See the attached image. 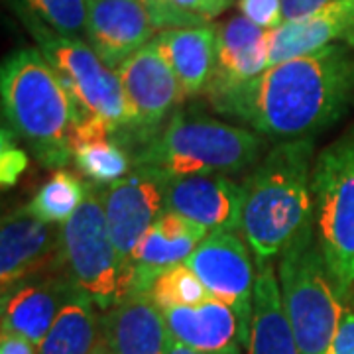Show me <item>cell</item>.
<instances>
[{
    "label": "cell",
    "instance_id": "6da1fadb",
    "mask_svg": "<svg viewBox=\"0 0 354 354\" xmlns=\"http://www.w3.org/2000/svg\"><path fill=\"white\" fill-rule=\"evenodd\" d=\"M329 46L268 67L234 87H209L216 111L268 138H309L339 120L354 99V53Z\"/></svg>",
    "mask_w": 354,
    "mask_h": 354
},
{
    "label": "cell",
    "instance_id": "7a4b0ae2",
    "mask_svg": "<svg viewBox=\"0 0 354 354\" xmlns=\"http://www.w3.org/2000/svg\"><path fill=\"white\" fill-rule=\"evenodd\" d=\"M2 114L39 164L62 169L73 160L79 111L71 93L38 48L12 51L0 69Z\"/></svg>",
    "mask_w": 354,
    "mask_h": 354
},
{
    "label": "cell",
    "instance_id": "3957f363",
    "mask_svg": "<svg viewBox=\"0 0 354 354\" xmlns=\"http://www.w3.org/2000/svg\"><path fill=\"white\" fill-rule=\"evenodd\" d=\"M313 138L279 142L244 179L241 232L256 258L272 260L313 225Z\"/></svg>",
    "mask_w": 354,
    "mask_h": 354
},
{
    "label": "cell",
    "instance_id": "277c9868",
    "mask_svg": "<svg viewBox=\"0 0 354 354\" xmlns=\"http://www.w3.org/2000/svg\"><path fill=\"white\" fill-rule=\"evenodd\" d=\"M264 142L248 128L234 127L197 111H177L130 156L136 169L164 181L187 176H227L252 167Z\"/></svg>",
    "mask_w": 354,
    "mask_h": 354
},
{
    "label": "cell",
    "instance_id": "5b68a950",
    "mask_svg": "<svg viewBox=\"0 0 354 354\" xmlns=\"http://www.w3.org/2000/svg\"><path fill=\"white\" fill-rule=\"evenodd\" d=\"M278 279L299 354H325L346 309L321 252L315 223L278 256Z\"/></svg>",
    "mask_w": 354,
    "mask_h": 354
},
{
    "label": "cell",
    "instance_id": "8992f818",
    "mask_svg": "<svg viewBox=\"0 0 354 354\" xmlns=\"http://www.w3.org/2000/svg\"><path fill=\"white\" fill-rule=\"evenodd\" d=\"M14 10L38 50L64 81L79 111L101 118L116 136L124 134L132 124V116L116 71L102 64L101 57L83 39L55 32L22 2H14Z\"/></svg>",
    "mask_w": 354,
    "mask_h": 354
},
{
    "label": "cell",
    "instance_id": "52a82bcc",
    "mask_svg": "<svg viewBox=\"0 0 354 354\" xmlns=\"http://www.w3.org/2000/svg\"><path fill=\"white\" fill-rule=\"evenodd\" d=\"M311 193L317 241L346 301L354 290V130L317 156Z\"/></svg>",
    "mask_w": 354,
    "mask_h": 354
},
{
    "label": "cell",
    "instance_id": "ba28073f",
    "mask_svg": "<svg viewBox=\"0 0 354 354\" xmlns=\"http://www.w3.org/2000/svg\"><path fill=\"white\" fill-rule=\"evenodd\" d=\"M62 252L65 272L101 313L132 295L130 274L109 232L101 191L93 185L79 211L62 227Z\"/></svg>",
    "mask_w": 354,
    "mask_h": 354
},
{
    "label": "cell",
    "instance_id": "9c48e42d",
    "mask_svg": "<svg viewBox=\"0 0 354 354\" xmlns=\"http://www.w3.org/2000/svg\"><path fill=\"white\" fill-rule=\"evenodd\" d=\"M122 83L132 124L118 140L128 150V144H140L164 128V122L185 99L169 62L152 39L116 69Z\"/></svg>",
    "mask_w": 354,
    "mask_h": 354
},
{
    "label": "cell",
    "instance_id": "30bf717a",
    "mask_svg": "<svg viewBox=\"0 0 354 354\" xmlns=\"http://www.w3.org/2000/svg\"><path fill=\"white\" fill-rule=\"evenodd\" d=\"M185 264L215 299L232 307L248 339L256 286V264L248 242L236 232H209Z\"/></svg>",
    "mask_w": 354,
    "mask_h": 354
},
{
    "label": "cell",
    "instance_id": "8fae6325",
    "mask_svg": "<svg viewBox=\"0 0 354 354\" xmlns=\"http://www.w3.org/2000/svg\"><path fill=\"white\" fill-rule=\"evenodd\" d=\"M99 191L111 239L128 270L140 241L165 211V181L150 171L134 167L127 177Z\"/></svg>",
    "mask_w": 354,
    "mask_h": 354
},
{
    "label": "cell",
    "instance_id": "7c38bea8",
    "mask_svg": "<svg viewBox=\"0 0 354 354\" xmlns=\"http://www.w3.org/2000/svg\"><path fill=\"white\" fill-rule=\"evenodd\" d=\"M65 270L62 227L44 223L16 209L0 228V286L2 291L38 274Z\"/></svg>",
    "mask_w": 354,
    "mask_h": 354
},
{
    "label": "cell",
    "instance_id": "4fadbf2b",
    "mask_svg": "<svg viewBox=\"0 0 354 354\" xmlns=\"http://www.w3.org/2000/svg\"><path fill=\"white\" fill-rule=\"evenodd\" d=\"M244 187L228 176H187L165 181V209L207 232H239Z\"/></svg>",
    "mask_w": 354,
    "mask_h": 354
},
{
    "label": "cell",
    "instance_id": "5bb4252c",
    "mask_svg": "<svg viewBox=\"0 0 354 354\" xmlns=\"http://www.w3.org/2000/svg\"><path fill=\"white\" fill-rule=\"evenodd\" d=\"M77 290L65 270L38 274L4 290L0 301L2 330H12L39 346Z\"/></svg>",
    "mask_w": 354,
    "mask_h": 354
},
{
    "label": "cell",
    "instance_id": "9a60e30c",
    "mask_svg": "<svg viewBox=\"0 0 354 354\" xmlns=\"http://www.w3.org/2000/svg\"><path fill=\"white\" fill-rule=\"evenodd\" d=\"M158 26L140 0H87V44L116 71L156 38Z\"/></svg>",
    "mask_w": 354,
    "mask_h": 354
},
{
    "label": "cell",
    "instance_id": "2e32d148",
    "mask_svg": "<svg viewBox=\"0 0 354 354\" xmlns=\"http://www.w3.org/2000/svg\"><path fill=\"white\" fill-rule=\"evenodd\" d=\"M209 232L165 209L130 258L132 293H148L153 279L167 268L183 264Z\"/></svg>",
    "mask_w": 354,
    "mask_h": 354
},
{
    "label": "cell",
    "instance_id": "e0dca14e",
    "mask_svg": "<svg viewBox=\"0 0 354 354\" xmlns=\"http://www.w3.org/2000/svg\"><path fill=\"white\" fill-rule=\"evenodd\" d=\"M341 41L354 50V0H335L305 20L283 22L268 32L270 67Z\"/></svg>",
    "mask_w": 354,
    "mask_h": 354
},
{
    "label": "cell",
    "instance_id": "ac0fdd59",
    "mask_svg": "<svg viewBox=\"0 0 354 354\" xmlns=\"http://www.w3.org/2000/svg\"><path fill=\"white\" fill-rule=\"evenodd\" d=\"M171 339L203 354H244L248 339L232 307L218 299L164 309Z\"/></svg>",
    "mask_w": 354,
    "mask_h": 354
},
{
    "label": "cell",
    "instance_id": "d6986e66",
    "mask_svg": "<svg viewBox=\"0 0 354 354\" xmlns=\"http://www.w3.org/2000/svg\"><path fill=\"white\" fill-rule=\"evenodd\" d=\"M101 329L114 354H167L171 344L164 311L146 293H132L102 311Z\"/></svg>",
    "mask_w": 354,
    "mask_h": 354
},
{
    "label": "cell",
    "instance_id": "ffe728a7",
    "mask_svg": "<svg viewBox=\"0 0 354 354\" xmlns=\"http://www.w3.org/2000/svg\"><path fill=\"white\" fill-rule=\"evenodd\" d=\"M244 354H299L281 301L278 270L264 258H256L252 321Z\"/></svg>",
    "mask_w": 354,
    "mask_h": 354
},
{
    "label": "cell",
    "instance_id": "44dd1931",
    "mask_svg": "<svg viewBox=\"0 0 354 354\" xmlns=\"http://www.w3.org/2000/svg\"><path fill=\"white\" fill-rule=\"evenodd\" d=\"M268 67V30L258 28L242 14L216 28V69L209 87L248 83Z\"/></svg>",
    "mask_w": 354,
    "mask_h": 354
},
{
    "label": "cell",
    "instance_id": "7402d4cb",
    "mask_svg": "<svg viewBox=\"0 0 354 354\" xmlns=\"http://www.w3.org/2000/svg\"><path fill=\"white\" fill-rule=\"evenodd\" d=\"M153 39L171 65L185 97H197L209 88L216 69V28L209 24L167 28Z\"/></svg>",
    "mask_w": 354,
    "mask_h": 354
},
{
    "label": "cell",
    "instance_id": "603a6c76",
    "mask_svg": "<svg viewBox=\"0 0 354 354\" xmlns=\"http://www.w3.org/2000/svg\"><path fill=\"white\" fill-rule=\"evenodd\" d=\"M73 162L79 171L99 185H111L132 169V156L101 118L83 114L73 136Z\"/></svg>",
    "mask_w": 354,
    "mask_h": 354
},
{
    "label": "cell",
    "instance_id": "cb8c5ba5",
    "mask_svg": "<svg viewBox=\"0 0 354 354\" xmlns=\"http://www.w3.org/2000/svg\"><path fill=\"white\" fill-rule=\"evenodd\" d=\"M101 335V313L87 293L77 290L39 342V354H91Z\"/></svg>",
    "mask_w": 354,
    "mask_h": 354
},
{
    "label": "cell",
    "instance_id": "d4e9b609",
    "mask_svg": "<svg viewBox=\"0 0 354 354\" xmlns=\"http://www.w3.org/2000/svg\"><path fill=\"white\" fill-rule=\"evenodd\" d=\"M87 193L88 185H85L81 179H77L69 171L57 169L39 187L26 211L44 223L64 227L87 199Z\"/></svg>",
    "mask_w": 354,
    "mask_h": 354
},
{
    "label": "cell",
    "instance_id": "484cf974",
    "mask_svg": "<svg viewBox=\"0 0 354 354\" xmlns=\"http://www.w3.org/2000/svg\"><path fill=\"white\" fill-rule=\"evenodd\" d=\"M146 295L162 311L169 309V307L199 305L209 301V299H215L203 286L201 279L197 278V274L185 262L171 266L165 272H162L158 278L153 279V283L150 286Z\"/></svg>",
    "mask_w": 354,
    "mask_h": 354
},
{
    "label": "cell",
    "instance_id": "4316f807",
    "mask_svg": "<svg viewBox=\"0 0 354 354\" xmlns=\"http://www.w3.org/2000/svg\"><path fill=\"white\" fill-rule=\"evenodd\" d=\"M41 22L65 36H77L87 26V0H20Z\"/></svg>",
    "mask_w": 354,
    "mask_h": 354
},
{
    "label": "cell",
    "instance_id": "83f0119b",
    "mask_svg": "<svg viewBox=\"0 0 354 354\" xmlns=\"http://www.w3.org/2000/svg\"><path fill=\"white\" fill-rule=\"evenodd\" d=\"M16 136L8 128H2L0 140V183L2 187H12L28 167V156L16 144Z\"/></svg>",
    "mask_w": 354,
    "mask_h": 354
},
{
    "label": "cell",
    "instance_id": "f1b7e54d",
    "mask_svg": "<svg viewBox=\"0 0 354 354\" xmlns=\"http://www.w3.org/2000/svg\"><path fill=\"white\" fill-rule=\"evenodd\" d=\"M239 10L252 24L268 32L283 24L281 0H239Z\"/></svg>",
    "mask_w": 354,
    "mask_h": 354
},
{
    "label": "cell",
    "instance_id": "f546056e",
    "mask_svg": "<svg viewBox=\"0 0 354 354\" xmlns=\"http://www.w3.org/2000/svg\"><path fill=\"white\" fill-rule=\"evenodd\" d=\"M150 14L158 30H167V28H187V26H203L207 24L205 20H199L195 16L181 12L169 4V0H140Z\"/></svg>",
    "mask_w": 354,
    "mask_h": 354
},
{
    "label": "cell",
    "instance_id": "4dcf8cb0",
    "mask_svg": "<svg viewBox=\"0 0 354 354\" xmlns=\"http://www.w3.org/2000/svg\"><path fill=\"white\" fill-rule=\"evenodd\" d=\"M169 4L177 10H181V12L209 22L215 16L228 10L232 0H169Z\"/></svg>",
    "mask_w": 354,
    "mask_h": 354
},
{
    "label": "cell",
    "instance_id": "1f68e13d",
    "mask_svg": "<svg viewBox=\"0 0 354 354\" xmlns=\"http://www.w3.org/2000/svg\"><path fill=\"white\" fill-rule=\"evenodd\" d=\"M335 0H281L283 22H297L313 16Z\"/></svg>",
    "mask_w": 354,
    "mask_h": 354
},
{
    "label": "cell",
    "instance_id": "d6a6232c",
    "mask_svg": "<svg viewBox=\"0 0 354 354\" xmlns=\"http://www.w3.org/2000/svg\"><path fill=\"white\" fill-rule=\"evenodd\" d=\"M325 354H354V309H346Z\"/></svg>",
    "mask_w": 354,
    "mask_h": 354
},
{
    "label": "cell",
    "instance_id": "836d02e7",
    "mask_svg": "<svg viewBox=\"0 0 354 354\" xmlns=\"http://www.w3.org/2000/svg\"><path fill=\"white\" fill-rule=\"evenodd\" d=\"M0 354H39L38 344L16 335L12 330H2L0 335Z\"/></svg>",
    "mask_w": 354,
    "mask_h": 354
},
{
    "label": "cell",
    "instance_id": "e575fe53",
    "mask_svg": "<svg viewBox=\"0 0 354 354\" xmlns=\"http://www.w3.org/2000/svg\"><path fill=\"white\" fill-rule=\"evenodd\" d=\"M91 354H114L111 351V346H109V342L104 339V335H102V329H101V335H99V339H97V344H95V348H93V353Z\"/></svg>",
    "mask_w": 354,
    "mask_h": 354
},
{
    "label": "cell",
    "instance_id": "d590c367",
    "mask_svg": "<svg viewBox=\"0 0 354 354\" xmlns=\"http://www.w3.org/2000/svg\"><path fill=\"white\" fill-rule=\"evenodd\" d=\"M167 354H197L195 351H191L189 346H185V344H181V342H177L171 339V344H169V348H167Z\"/></svg>",
    "mask_w": 354,
    "mask_h": 354
},
{
    "label": "cell",
    "instance_id": "8d00e7d4",
    "mask_svg": "<svg viewBox=\"0 0 354 354\" xmlns=\"http://www.w3.org/2000/svg\"><path fill=\"white\" fill-rule=\"evenodd\" d=\"M197 354H203V353H197Z\"/></svg>",
    "mask_w": 354,
    "mask_h": 354
}]
</instances>
